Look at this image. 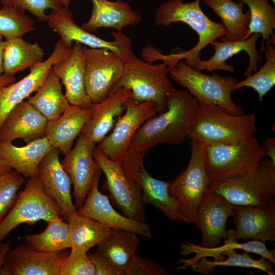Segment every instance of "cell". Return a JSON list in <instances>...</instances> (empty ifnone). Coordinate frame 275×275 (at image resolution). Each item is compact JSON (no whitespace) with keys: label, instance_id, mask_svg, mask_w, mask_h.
Masks as SVG:
<instances>
[{"label":"cell","instance_id":"28","mask_svg":"<svg viewBox=\"0 0 275 275\" xmlns=\"http://www.w3.org/2000/svg\"><path fill=\"white\" fill-rule=\"evenodd\" d=\"M137 183L140 188L141 198L144 205L154 206L171 221L187 223L178 203L169 193L170 183L153 177L147 171L144 163L138 171Z\"/></svg>","mask_w":275,"mask_h":275},{"label":"cell","instance_id":"20","mask_svg":"<svg viewBox=\"0 0 275 275\" xmlns=\"http://www.w3.org/2000/svg\"><path fill=\"white\" fill-rule=\"evenodd\" d=\"M247 39L237 41H213L210 43L215 50L214 54L207 60H202L200 58L185 60V63L190 67L201 71L209 72L221 70L233 72L234 68L226 61L238 52L246 51L249 56V65L244 72L245 77L249 76L258 69L260 57L256 49V43L260 36L258 33H254Z\"/></svg>","mask_w":275,"mask_h":275},{"label":"cell","instance_id":"19","mask_svg":"<svg viewBox=\"0 0 275 275\" xmlns=\"http://www.w3.org/2000/svg\"><path fill=\"white\" fill-rule=\"evenodd\" d=\"M66 255L62 251H38L25 242L10 250L0 275H61V263Z\"/></svg>","mask_w":275,"mask_h":275},{"label":"cell","instance_id":"40","mask_svg":"<svg viewBox=\"0 0 275 275\" xmlns=\"http://www.w3.org/2000/svg\"><path fill=\"white\" fill-rule=\"evenodd\" d=\"M24 182L22 175L16 171L0 175V223L13 206Z\"/></svg>","mask_w":275,"mask_h":275},{"label":"cell","instance_id":"50","mask_svg":"<svg viewBox=\"0 0 275 275\" xmlns=\"http://www.w3.org/2000/svg\"><path fill=\"white\" fill-rule=\"evenodd\" d=\"M60 7L69 8L70 0H52Z\"/></svg>","mask_w":275,"mask_h":275},{"label":"cell","instance_id":"24","mask_svg":"<svg viewBox=\"0 0 275 275\" xmlns=\"http://www.w3.org/2000/svg\"><path fill=\"white\" fill-rule=\"evenodd\" d=\"M48 121L28 101H23L9 113L0 129V142L21 139L28 143L45 137Z\"/></svg>","mask_w":275,"mask_h":275},{"label":"cell","instance_id":"14","mask_svg":"<svg viewBox=\"0 0 275 275\" xmlns=\"http://www.w3.org/2000/svg\"><path fill=\"white\" fill-rule=\"evenodd\" d=\"M67 48L59 38L53 51L45 61L30 68V73L20 80L0 88V129L10 112L43 85L53 65L67 57Z\"/></svg>","mask_w":275,"mask_h":275},{"label":"cell","instance_id":"49","mask_svg":"<svg viewBox=\"0 0 275 275\" xmlns=\"http://www.w3.org/2000/svg\"><path fill=\"white\" fill-rule=\"evenodd\" d=\"M12 170V168L0 159V175Z\"/></svg>","mask_w":275,"mask_h":275},{"label":"cell","instance_id":"44","mask_svg":"<svg viewBox=\"0 0 275 275\" xmlns=\"http://www.w3.org/2000/svg\"><path fill=\"white\" fill-rule=\"evenodd\" d=\"M88 256L92 261L95 275H126V272L103 256L98 250Z\"/></svg>","mask_w":275,"mask_h":275},{"label":"cell","instance_id":"9","mask_svg":"<svg viewBox=\"0 0 275 275\" xmlns=\"http://www.w3.org/2000/svg\"><path fill=\"white\" fill-rule=\"evenodd\" d=\"M60 217L63 214L60 207L45 193L39 178H29L13 206L0 223V241L21 224L32 225Z\"/></svg>","mask_w":275,"mask_h":275},{"label":"cell","instance_id":"21","mask_svg":"<svg viewBox=\"0 0 275 275\" xmlns=\"http://www.w3.org/2000/svg\"><path fill=\"white\" fill-rule=\"evenodd\" d=\"M131 99L130 90L119 88L100 102L93 103L91 116L80 134L88 142H100L114 126L116 118L120 117L125 112L126 103Z\"/></svg>","mask_w":275,"mask_h":275},{"label":"cell","instance_id":"15","mask_svg":"<svg viewBox=\"0 0 275 275\" xmlns=\"http://www.w3.org/2000/svg\"><path fill=\"white\" fill-rule=\"evenodd\" d=\"M94 145L80 134L74 147L61 161L73 185V195L77 209L82 205L95 178L101 173L93 155Z\"/></svg>","mask_w":275,"mask_h":275},{"label":"cell","instance_id":"26","mask_svg":"<svg viewBox=\"0 0 275 275\" xmlns=\"http://www.w3.org/2000/svg\"><path fill=\"white\" fill-rule=\"evenodd\" d=\"M91 115V107L70 104L60 118L47 122L45 137L52 147L65 155L71 149L74 140L80 134Z\"/></svg>","mask_w":275,"mask_h":275},{"label":"cell","instance_id":"11","mask_svg":"<svg viewBox=\"0 0 275 275\" xmlns=\"http://www.w3.org/2000/svg\"><path fill=\"white\" fill-rule=\"evenodd\" d=\"M93 155L105 176L103 187L108 191L113 204L124 215L146 222L145 205L141 200L140 186L126 176L119 162L104 156L97 147L94 148Z\"/></svg>","mask_w":275,"mask_h":275},{"label":"cell","instance_id":"17","mask_svg":"<svg viewBox=\"0 0 275 275\" xmlns=\"http://www.w3.org/2000/svg\"><path fill=\"white\" fill-rule=\"evenodd\" d=\"M100 174L95 178L82 205L78 210V214L91 218L109 228L127 230L150 237L151 229L148 224L120 214L113 207L108 197L100 192Z\"/></svg>","mask_w":275,"mask_h":275},{"label":"cell","instance_id":"47","mask_svg":"<svg viewBox=\"0 0 275 275\" xmlns=\"http://www.w3.org/2000/svg\"><path fill=\"white\" fill-rule=\"evenodd\" d=\"M16 81L14 76H10L5 74L0 75V88L9 85Z\"/></svg>","mask_w":275,"mask_h":275},{"label":"cell","instance_id":"37","mask_svg":"<svg viewBox=\"0 0 275 275\" xmlns=\"http://www.w3.org/2000/svg\"><path fill=\"white\" fill-rule=\"evenodd\" d=\"M274 37L265 42L263 51L266 61L263 66L253 74L237 81L234 91L243 87H250L255 90L261 101L265 95L275 85V47Z\"/></svg>","mask_w":275,"mask_h":275},{"label":"cell","instance_id":"2","mask_svg":"<svg viewBox=\"0 0 275 275\" xmlns=\"http://www.w3.org/2000/svg\"><path fill=\"white\" fill-rule=\"evenodd\" d=\"M201 0L185 3L183 0H168L157 9L154 25L168 27L172 23L181 22L189 25L198 34L199 40L189 50L164 54L162 62L169 70L182 59L200 58L201 51L216 39L227 33L224 25L210 19L202 11Z\"/></svg>","mask_w":275,"mask_h":275},{"label":"cell","instance_id":"32","mask_svg":"<svg viewBox=\"0 0 275 275\" xmlns=\"http://www.w3.org/2000/svg\"><path fill=\"white\" fill-rule=\"evenodd\" d=\"M222 19L227 31L222 40L237 41L245 39L249 30L250 13H243L244 4L234 0H201Z\"/></svg>","mask_w":275,"mask_h":275},{"label":"cell","instance_id":"6","mask_svg":"<svg viewBox=\"0 0 275 275\" xmlns=\"http://www.w3.org/2000/svg\"><path fill=\"white\" fill-rule=\"evenodd\" d=\"M204 153L210 183L244 175L264 157L261 145L253 135L231 142L204 145Z\"/></svg>","mask_w":275,"mask_h":275},{"label":"cell","instance_id":"3","mask_svg":"<svg viewBox=\"0 0 275 275\" xmlns=\"http://www.w3.org/2000/svg\"><path fill=\"white\" fill-rule=\"evenodd\" d=\"M208 189L237 206L275 204V164L266 157L248 173L210 183Z\"/></svg>","mask_w":275,"mask_h":275},{"label":"cell","instance_id":"5","mask_svg":"<svg viewBox=\"0 0 275 275\" xmlns=\"http://www.w3.org/2000/svg\"><path fill=\"white\" fill-rule=\"evenodd\" d=\"M169 75V69L165 63L153 64L136 58L132 53L124 62L122 75L110 93L119 88L129 89L131 100L153 102L160 113L166 110L168 98L174 89Z\"/></svg>","mask_w":275,"mask_h":275},{"label":"cell","instance_id":"51","mask_svg":"<svg viewBox=\"0 0 275 275\" xmlns=\"http://www.w3.org/2000/svg\"><path fill=\"white\" fill-rule=\"evenodd\" d=\"M271 1L273 2L274 4L275 3V0H271Z\"/></svg>","mask_w":275,"mask_h":275},{"label":"cell","instance_id":"1","mask_svg":"<svg viewBox=\"0 0 275 275\" xmlns=\"http://www.w3.org/2000/svg\"><path fill=\"white\" fill-rule=\"evenodd\" d=\"M199 103L187 90L174 88L166 111L146 121L133 136L129 149L144 156L151 148L168 143L181 144L188 137Z\"/></svg>","mask_w":275,"mask_h":275},{"label":"cell","instance_id":"52","mask_svg":"<svg viewBox=\"0 0 275 275\" xmlns=\"http://www.w3.org/2000/svg\"><path fill=\"white\" fill-rule=\"evenodd\" d=\"M234 1H235V0H234Z\"/></svg>","mask_w":275,"mask_h":275},{"label":"cell","instance_id":"41","mask_svg":"<svg viewBox=\"0 0 275 275\" xmlns=\"http://www.w3.org/2000/svg\"><path fill=\"white\" fill-rule=\"evenodd\" d=\"M71 252L62 260L61 275H95L94 265L87 252L71 249Z\"/></svg>","mask_w":275,"mask_h":275},{"label":"cell","instance_id":"4","mask_svg":"<svg viewBox=\"0 0 275 275\" xmlns=\"http://www.w3.org/2000/svg\"><path fill=\"white\" fill-rule=\"evenodd\" d=\"M255 114L234 115L215 105L199 106L188 137L204 145L228 143L253 135Z\"/></svg>","mask_w":275,"mask_h":275},{"label":"cell","instance_id":"18","mask_svg":"<svg viewBox=\"0 0 275 275\" xmlns=\"http://www.w3.org/2000/svg\"><path fill=\"white\" fill-rule=\"evenodd\" d=\"M59 150L52 148L40 161L37 176L44 191L60 207L63 216L68 221L78 214L71 196V179L60 161Z\"/></svg>","mask_w":275,"mask_h":275},{"label":"cell","instance_id":"46","mask_svg":"<svg viewBox=\"0 0 275 275\" xmlns=\"http://www.w3.org/2000/svg\"><path fill=\"white\" fill-rule=\"evenodd\" d=\"M11 242L0 241V274L3 265L5 263L7 255L11 249Z\"/></svg>","mask_w":275,"mask_h":275},{"label":"cell","instance_id":"12","mask_svg":"<svg viewBox=\"0 0 275 275\" xmlns=\"http://www.w3.org/2000/svg\"><path fill=\"white\" fill-rule=\"evenodd\" d=\"M84 85L93 103L105 99L121 77L124 62L113 52L83 46Z\"/></svg>","mask_w":275,"mask_h":275},{"label":"cell","instance_id":"43","mask_svg":"<svg viewBox=\"0 0 275 275\" xmlns=\"http://www.w3.org/2000/svg\"><path fill=\"white\" fill-rule=\"evenodd\" d=\"M164 275L167 270L159 264L144 259L136 254L132 258L127 270V275Z\"/></svg>","mask_w":275,"mask_h":275},{"label":"cell","instance_id":"23","mask_svg":"<svg viewBox=\"0 0 275 275\" xmlns=\"http://www.w3.org/2000/svg\"><path fill=\"white\" fill-rule=\"evenodd\" d=\"M52 70L65 88V96L71 105L90 108L93 103L84 85L85 72L83 46L74 43L70 54L53 65Z\"/></svg>","mask_w":275,"mask_h":275},{"label":"cell","instance_id":"48","mask_svg":"<svg viewBox=\"0 0 275 275\" xmlns=\"http://www.w3.org/2000/svg\"><path fill=\"white\" fill-rule=\"evenodd\" d=\"M3 37L0 34V75L4 74V70L3 67V56L5 40Z\"/></svg>","mask_w":275,"mask_h":275},{"label":"cell","instance_id":"13","mask_svg":"<svg viewBox=\"0 0 275 275\" xmlns=\"http://www.w3.org/2000/svg\"><path fill=\"white\" fill-rule=\"evenodd\" d=\"M124 114L115 123L112 132L106 136L97 148L108 159L119 161L126 154L130 143L140 126L159 113L151 101L138 102L130 100L125 104Z\"/></svg>","mask_w":275,"mask_h":275},{"label":"cell","instance_id":"42","mask_svg":"<svg viewBox=\"0 0 275 275\" xmlns=\"http://www.w3.org/2000/svg\"><path fill=\"white\" fill-rule=\"evenodd\" d=\"M4 6H10L20 11H28L40 22L46 21L45 10H55L61 7L52 0H0Z\"/></svg>","mask_w":275,"mask_h":275},{"label":"cell","instance_id":"7","mask_svg":"<svg viewBox=\"0 0 275 275\" xmlns=\"http://www.w3.org/2000/svg\"><path fill=\"white\" fill-rule=\"evenodd\" d=\"M169 74L175 82L186 88L197 99L199 106L215 105L232 114H245L231 97L234 87L238 81L235 78L221 76L216 72L207 75L182 60L169 70Z\"/></svg>","mask_w":275,"mask_h":275},{"label":"cell","instance_id":"39","mask_svg":"<svg viewBox=\"0 0 275 275\" xmlns=\"http://www.w3.org/2000/svg\"><path fill=\"white\" fill-rule=\"evenodd\" d=\"M34 30V20L24 12L10 6L0 8V34L5 39L22 37Z\"/></svg>","mask_w":275,"mask_h":275},{"label":"cell","instance_id":"25","mask_svg":"<svg viewBox=\"0 0 275 275\" xmlns=\"http://www.w3.org/2000/svg\"><path fill=\"white\" fill-rule=\"evenodd\" d=\"M89 1L92 4L91 15L81 26L88 32L92 33L102 28L121 32L124 28L137 24L142 20L141 14L125 1Z\"/></svg>","mask_w":275,"mask_h":275},{"label":"cell","instance_id":"35","mask_svg":"<svg viewBox=\"0 0 275 275\" xmlns=\"http://www.w3.org/2000/svg\"><path fill=\"white\" fill-rule=\"evenodd\" d=\"M63 220L60 217L47 221L42 233L25 236V243L38 251L49 253L70 248L69 224Z\"/></svg>","mask_w":275,"mask_h":275},{"label":"cell","instance_id":"45","mask_svg":"<svg viewBox=\"0 0 275 275\" xmlns=\"http://www.w3.org/2000/svg\"><path fill=\"white\" fill-rule=\"evenodd\" d=\"M261 147L264 157L269 158V159L275 164V138L274 137L267 138Z\"/></svg>","mask_w":275,"mask_h":275},{"label":"cell","instance_id":"36","mask_svg":"<svg viewBox=\"0 0 275 275\" xmlns=\"http://www.w3.org/2000/svg\"><path fill=\"white\" fill-rule=\"evenodd\" d=\"M248 253L244 251L241 254H238L235 250L229 249L222 253L224 256H227V258L209 261L206 258H203L191 264L189 267L198 273L205 274L213 273L215 272L213 268L217 266L254 268L262 270L268 275L275 274L271 262L263 257L258 260L253 259Z\"/></svg>","mask_w":275,"mask_h":275},{"label":"cell","instance_id":"10","mask_svg":"<svg viewBox=\"0 0 275 275\" xmlns=\"http://www.w3.org/2000/svg\"><path fill=\"white\" fill-rule=\"evenodd\" d=\"M46 22L60 36L59 38L67 48H71L73 43L75 42L90 48L105 49L116 54L124 62L133 53L130 39L122 31L111 32L114 38L113 41L98 37L76 24L69 8L62 7L52 10L47 15Z\"/></svg>","mask_w":275,"mask_h":275},{"label":"cell","instance_id":"22","mask_svg":"<svg viewBox=\"0 0 275 275\" xmlns=\"http://www.w3.org/2000/svg\"><path fill=\"white\" fill-rule=\"evenodd\" d=\"M232 217L237 239L275 241V204L267 206L235 205Z\"/></svg>","mask_w":275,"mask_h":275},{"label":"cell","instance_id":"38","mask_svg":"<svg viewBox=\"0 0 275 275\" xmlns=\"http://www.w3.org/2000/svg\"><path fill=\"white\" fill-rule=\"evenodd\" d=\"M249 9L250 20L245 39L254 33L262 36L261 54L265 42L274 37L273 31L275 28V9L268 0H240Z\"/></svg>","mask_w":275,"mask_h":275},{"label":"cell","instance_id":"8","mask_svg":"<svg viewBox=\"0 0 275 275\" xmlns=\"http://www.w3.org/2000/svg\"><path fill=\"white\" fill-rule=\"evenodd\" d=\"M190 157L186 169L170 184V195L178 203L187 224L198 226L197 207L210 183L204 162V144L191 140Z\"/></svg>","mask_w":275,"mask_h":275},{"label":"cell","instance_id":"16","mask_svg":"<svg viewBox=\"0 0 275 275\" xmlns=\"http://www.w3.org/2000/svg\"><path fill=\"white\" fill-rule=\"evenodd\" d=\"M234 206L221 195L208 189L196 211L197 227L202 234L201 246L217 247L227 237L226 223L233 216Z\"/></svg>","mask_w":275,"mask_h":275},{"label":"cell","instance_id":"33","mask_svg":"<svg viewBox=\"0 0 275 275\" xmlns=\"http://www.w3.org/2000/svg\"><path fill=\"white\" fill-rule=\"evenodd\" d=\"M225 239L223 245L212 248H205L189 242L186 248L187 253L196 254L193 258H189L190 261L194 263L207 257H213L214 260H221L226 258L222 254L224 251L229 249H240L249 253L258 254L275 264L274 249L269 251L265 242L253 239L245 242L238 243L234 229L227 230V237Z\"/></svg>","mask_w":275,"mask_h":275},{"label":"cell","instance_id":"30","mask_svg":"<svg viewBox=\"0 0 275 275\" xmlns=\"http://www.w3.org/2000/svg\"><path fill=\"white\" fill-rule=\"evenodd\" d=\"M44 51L38 43L14 37L5 39L3 56L4 74L14 76L43 61Z\"/></svg>","mask_w":275,"mask_h":275},{"label":"cell","instance_id":"27","mask_svg":"<svg viewBox=\"0 0 275 275\" xmlns=\"http://www.w3.org/2000/svg\"><path fill=\"white\" fill-rule=\"evenodd\" d=\"M52 148L46 137L21 147L0 142V159L21 175L30 178L37 176L39 164Z\"/></svg>","mask_w":275,"mask_h":275},{"label":"cell","instance_id":"31","mask_svg":"<svg viewBox=\"0 0 275 275\" xmlns=\"http://www.w3.org/2000/svg\"><path fill=\"white\" fill-rule=\"evenodd\" d=\"M28 101L48 121L58 119L70 103L63 94L60 79L51 70L43 85Z\"/></svg>","mask_w":275,"mask_h":275},{"label":"cell","instance_id":"34","mask_svg":"<svg viewBox=\"0 0 275 275\" xmlns=\"http://www.w3.org/2000/svg\"><path fill=\"white\" fill-rule=\"evenodd\" d=\"M67 222L70 248L87 253L102 241L111 229L102 223L79 214L72 217Z\"/></svg>","mask_w":275,"mask_h":275},{"label":"cell","instance_id":"29","mask_svg":"<svg viewBox=\"0 0 275 275\" xmlns=\"http://www.w3.org/2000/svg\"><path fill=\"white\" fill-rule=\"evenodd\" d=\"M134 232L111 228L108 235L98 244V251L126 272L133 257L138 253L141 240Z\"/></svg>","mask_w":275,"mask_h":275}]
</instances>
